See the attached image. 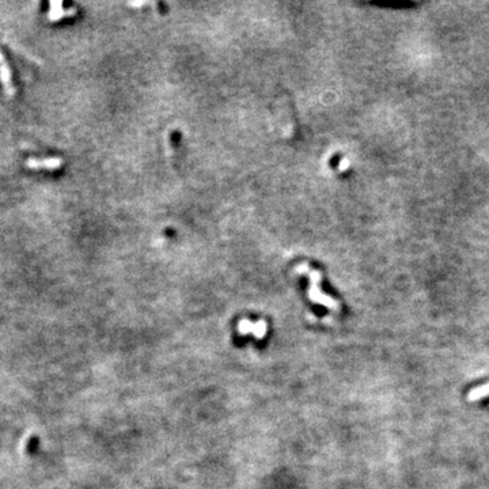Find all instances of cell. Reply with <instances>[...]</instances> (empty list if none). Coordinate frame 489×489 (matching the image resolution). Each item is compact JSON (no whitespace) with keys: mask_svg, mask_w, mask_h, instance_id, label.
Listing matches in <instances>:
<instances>
[{"mask_svg":"<svg viewBox=\"0 0 489 489\" xmlns=\"http://www.w3.org/2000/svg\"><path fill=\"white\" fill-rule=\"evenodd\" d=\"M304 268H306V271L308 272V275H310V282H311V287H310V291H308V293H310V299H311L313 302H317V303L322 304L325 307H328L329 310H335V311L336 310H339L340 306H339V303L336 302L335 299L330 298L328 295H324L322 291L319 290L318 272L308 269L307 265H304Z\"/></svg>","mask_w":489,"mask_h":489,"instance_id":"obj_1","label":"cell"},{"mask_svg":"<svg viewBox=\"0 0 489 489\" xmlns=\"http://www.w3.org/2000/svg\"><path fill=\"white\" fill-rule=\"evenodd\" d=\"M0 82L3 85L5 94L10 97L14 96L15 87H14V83H12V72H11L10 65L7 63V60H5L4 54H3L1 50H0Z\"/></svg>","mask_w":489,"mask_h":489,"instance_id":"obj_2","label":"cell"},{"mask_svg":"<svg viewBox=\"0 0 489 489\" xmlns=\"http://www.w3.org/2000/svg\"><path fill=\"white\" fill-rule=\"evenodd\" d=\"M238 330L242 335H253L255 336V339H264L266 333V324L264 321L251 322L249 319H244L238 325Z\"/></svg>","mask_w":489,"mask_h":489,"instance_id":"obj_3","label":"cell"},{"mask_svg":"<svg viewBox=\"0 0 489 489\" xmlns=\"http://www.w3.org/2000/svg\"><path fill=\"white\" fill-rule=\"evenodd\" d=\"M63 163V160L57 156L52 158H44V159H37V158H29L25 162V165L29 169H45V170H56L59 169Z\"/></svg>","mask_w":489,"mask_h":489,"instance_id":"obj_4","label":"cell"},{"mask_svg":"<svg viewBox=\"0 0 489 489\" xmlns=\"http://www.w3.org/2000/svg\"><path fill=\"white\" fill-rule=\"evenodd\" d=\"M63 7V3L61 1H50L49 3V12H48V19L50 21H59L61 18H65V16H71L76 14V8H68V10H64L61 8Z\"/></svg>","mask_w":489,"mask_h":489,"instance_id":"obj_5","label":"cell"},{"mask_svg":"<svg viewBox=\"0 0 489 489\" xmlns=\"http://www.w3.org/2000/svg\"><path fill=\"white\" fill-rule=\"evenodd\" d=\"M489 397V382L477 388L472 389L468 394L469 401H480V399Z\"/></svg>","mask_w":489,"mask_h":489,"instance_id":"obj_6","label":"cell"}]
</instances>
